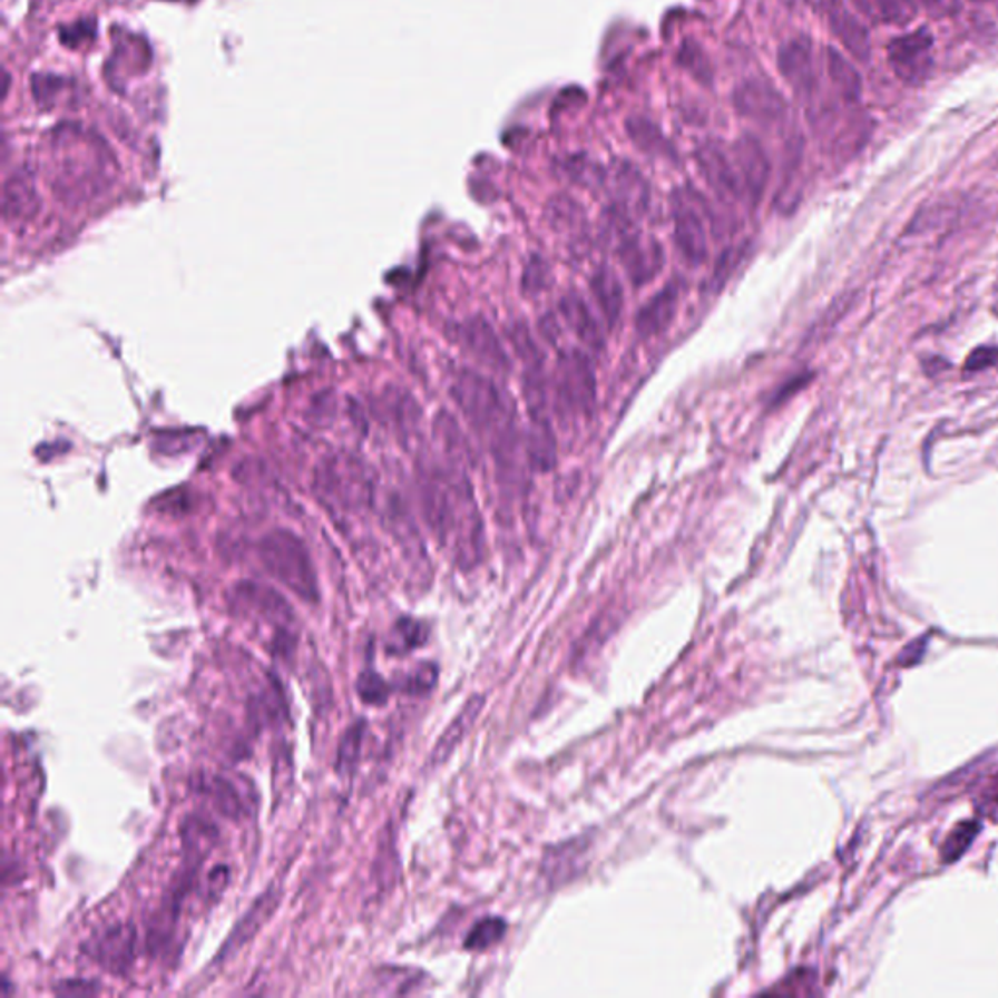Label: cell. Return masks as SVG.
<instances>
[{"instance_id":"obj_1","label":"cell","mask_w":998,"mask_h":998,"mask_svg":"<svg viewBox=\"0 0 998 998\" xmlns=\"http://www.w3.org/2000/svg\"><path fill=\"white\" fill-rule=\"evenodd\" d=\"M451 394L464 418L488 436L493 451L517 441L511 402L486 374L474 369H460L452 381Z\"/></svg>"},{"instance_id":"obj_2","label":"cell","mask_w":998,"mask_h":998,"mask_svg":"<svg viewBox=\"0 0 998 998\" xmlns=\"http://www.w3.org/2000/svg\"><path fill=\"white\" fill-rule=\"evenodd\" d=\"M257 560L270 576L304 603H319V579L311 552L295 532L275 529L257 542Z\"/></svg>"},{"instance_id":"obj_3","label":"cell","mask_w":998,"mask_h":998,"mask_svg":"<svg viewBox=\"0 0 998 998\" xmlns=\"http://www.w3.org/2000/svg\"><path fill=\"white\" fill-rule=\"evenodd\" d=\"M634 218L624 215L623 211L610 207L607 213V226L615 234L616 252L620 264L626 270L628 280L639 287L654 281L665 265V252L655 238H646L634 231Z\"/></svg>"},{"instance_id":"obj_4","label":"cell","mask_w":998,"mask_h":998,"mask_svg":"<svg viewBox=\"0 0 998 998\" xmlns=\"http://www.w3.org/2000/svg\"><path fill=\"white\" fill-rule=\"evenodd\" d=\"M701 195L678 187L671 195V218L673 238L686 264L702 265L708 260V234L704 226V215H708Z\"/></svg>"},{"instance_id":"obj_5","label":"cell","mask_w":998,"mask_h":998,"mask_svg":"<svg viewBox=\"0 0 998 998\" xmlns=\"http://www.w3.org/2000/svg\"><path fill=\"white\" fill-rule=\"evenodd\" d=\"M935 39L927 28L904 33L888 46V61L896 77L909 86L927 82L935 69Z\"/></svg>"},{"instance_id":"obj_6","label":"cell","mask_w":998,"mask_h":998,"mask_svg":"<svg viewBox=\"0 0 998 998\" xmlns=\"http://www.w3.org/2000/svg\"><path fill=\"white\" fill-rule=\"evenodd\" d=\"M558 394L574 412L591 415L597 404V379L584 351H561L558 361Z\"/></svg>"},{"instance_id":"obj_7","label":"cell","mask_w":998,"mask_h":998,"mask_svg":"<svg viewBox=\"0 0 998 998\" xmlns=\"http://www.w3.org/2000/svg\"><path fill=\"white\" fill-rule=\"evenodd\" d=\"M137 948V930L129 922H117L96 932L85 943V953L111 975H124L131 967Z\"/></svg>"},{"instance_id":"obj_8","label":"cell","mask_w":998,"mask_h":998,"mask_svg":"<svg viewBox=\"0 0 998 998\" xmlns=\"http://www.w3.org/2000/svg\"><path fill=\"white\" fill-rule=\"evenodd\" d=\"M319 490L326 493L327 499H335L348 509L365 506L369 498V483L361 474L358 462L351 459H330L320 468L316 476Z\"/></svg>"},{"instance_id":"obj_9","label":"cell","mask_w":998,"mask_h":998,"mask_svg":"<svg viewBox=\"0 0 998 998\" xmlns=\"http://www.w3.org/2000/svg\"><path fill=\"white\" fill-rule=\"evenodd\" d=\"M696 166L701 170L702 178L706 179L714 194L724 202H740L745 199L743 186H741L740 172L735 168L733 156L727 155L720 143L706 140L694 153Z\"/></svg>"},{"instance_id":"obj_10","label":"cell","mask_w":998,"mask_h":998,"mask_svg":"<svg viewBox=\"0 0 998 998\" xmlns=\"http://www.w3.org/2000/svg\"><path fill=\"white\" fill-rule=\"evenodd\" d=\"M733 163L740 172L741 186L745 194V202L751 207H756L763 199L764 189L771 178V160L764 150L761 140L751 133L741 135L732 148Z\"/></svg>"},{"instance_id":"obj_11","label":"cell","mask_w":998,"mask_h":998,"mask_svg":"<svg viewBox=\"0 0 998 998\" xmlns=\"http://www.w3.org/2000/svg\"><path fill=\"white\" fill-rule=\"evenodd\" d=\"M733 108L745 119L759 124H776L786 116V100L764 78H747L733 90Z\"/></svg>"},{"instance_id":"obj_12","label":"cell","mask_w":998,"mask_h":998,"mask_svg":"<svg viewBox=\"0 0 998 998\" xmlns=\"http://www.w3.org/2000/svg\"><path fill=\"white\" fill-rule=\"evenodd\" d=\"M607 186L613 207L623 211L624 215L630 218H638L646 215L649 207V186L644 174L628 163V160H616L607 170Z\"/></svg>"},{"instance_id":"obj_13","label":"cell","mask_w":998,"mask_h":998,"mask_svg":"<svg viewBox=\"0 0 998 998\" xmlns=\"http://www.w3.org/2000/svg\"><path fill=\"white\" fill-rule=\"evenodd\" d=\"M280 903L281 889L275 888V886L265 889L264 893L252 903L248 911L244 912V917L236 922L233 932L228 935L223 946L218 948L215 959L211 961V967L223 966L225 961L236 956L250 940H254V936L267 924V920L272 919L273 912L277 911Z\"/></svg>"},{"instance_id":"obj_14","label":"cell","mask_w":998,"mask_h":998,"mask_svg":"<svg viewBox=\"0 0 998 998\" xmlns=\"http://www.w3.org/2000/svg\"><path fill=\"white\" fill-rule=\"evenodd\" d=\"M459 342L467 348L483 365L496 369L499 373H506L511 366L507 358L506 348L491 327L490 322L483 316H472L457 327Z\"/></svg>"},{"instance_id":"obj_15","label":"cell","mask_w":998,"mask_h":998,"mask_svg":"<svg viewBox=\"0 0 998 998\" xmlns=\"http://www.w3.org/2000/svg\"><path fill=\"white\" fill-rule=\"evenodd\" d=\"M780 75L787 85L800 94H810L815 86V62H813V43L805 36L787 39L779 49Z\"/></svg>"},{"instance_id":"obj_16","label":"cell","mask_w":998,"mask_h":998,"mask_svg":"<svg viewBox=\"0 0 998 998\" xmlns=\"http://www.w3.org/2000/svg\"><path fill=\"white\" fill-rule=\"evenodd\" d=\"M560 312L569 330L576 334L577 340L584 343L585 348L593 351L605 350V332L600 327L599 320L589 309V304L585 303L584 296L577 295V293H566L561 296Z\"/></svg>"},{"instance_id":"obj_17","label":"cell","mask_w":998,"mask_h":998,"mask_svg":"<svg viewBox=\"0 0 998 998\" xmlns=\"http://www.w3.org/2000/svg\"><path fill=\"white\" fill-rule=\"evenodd\" d=\"M236 599L242 607L250 608L252 613L265 618L267 623L275 626H285L293 620V613L287 605V600L281 597L280 593L273 591L272 587L256 584V581H244L236 587Z\"/></svg>"},{"instance_id":"obj_18","label":"cell","mask_w":998,"mask_h":998,"mask_svg":"<svg viewBox=\"0 0 998 998\" xmlns=\"http://www.w3.org/2000/svg\"><path fill=\"white\" fill-rule=\"evenodd\" d=\"M678 309V287L669 283L659 293H655L636 316V332L642 337H655L673 324Z\"/></svg>"},{"instance_id":"obj_19","label":"cell","mask_w":998,"mask_h":998,"mask_svg":"<svg viewBox=\"0 0 998 998\" xmlns=\"http://www.w3.org/2000/svg\"><path fill=\"white\" fill-rule=\"evenodd\" d=\"M483 706H486V698H483L482 694H474V696L468 698L467 704L462 706V710L454 716L449 727L444 730L443 735L437 741L436 747H433L431 756H429L428 764L439 766L454 753V749L459 747L460 741L464 740L468 732L474 727L476 720L482 714Z\"/></svg>"},{"instance_id":"obj_20","label":"cell","mask_w":998,"mask_h":998,"mask_svg":"<svg viewBox=\"0 0 998 998\" xmlns=\"http://www.w3.org/2000/svg\"><path fill=\"white\" fill-rule=\"evenodd\" d=\"M525 454L535 472H550L558 462V444L550 420H530L525 437Z\"/></svg>"},{"instance_id":"obj_21","label":"cell","mask_w":998,"mask_h":998,"mask_svg":"<svg viewBox=\"0 0 998 998\" xmlns=\"http://www.w3.org/2000/svg\"><path fill=\"white\" fill-rule=\"evenodd\" d=\"M591 293L599 304L603 316L607 320V326L616 327L623 316L624 291L613 267L600 265L599 270L593 273Z\"/></svg>"},{"instance_id":"obj_22","label":"cell","mask_w":998,"mask_h":998,"mask_svg":"<svg viewBox=\"0 0 998 998\" xmlns=\"http://www.w3.org/2000/svg\"><path fill=\"white\" fill-rule=\"evenodd\" d=\"M829 23L834 36L854 59L862 62L870 59V36L865 31L864 23L842 8H833L829 12Z\"/></svg>"},{"instance_id":"obj_23","label":"cell","mask_w":998,"mask_h":998,"mask_svg":"<svg viewBox=\"0 0 998 998\" xmlns=\"http://www.w3.org/2000/svg\"><path fill=\"white\" fill-rule=\"evenodd\" d=\"M217 826L202 815H189L182 825V842L186 852L187 865L199 864L209 854L217 842Z\"/></svg>"},{"instance_id":"obj_24","label":"cell","mask_w":998,"mask_h":998,"mask_svg":"<svg viewBox=\"0 0 998 998\" xmlns=\"http://www.w3.org/2000/svg\"><path fill=\"white\" fill-rule=\"evenodd\" d=\"M38 192L28 174H14L4 186V218L22 221L38 211Z\"/></svg>"},{"instance_id":"obj_25","label":"cell","mask_w":998,"mask_h":998,"mask_svg":"<svg viewBox=\"0 0 998 998\" xmlns=\"http://www.w3.org/2000/svg\"><path fill=\"white\" fill-rule=\"evenodd\" d=\"M425 975L405 967H382L374 971L373 992L379 995H412L425 985Z\"/></svg>"},{"instance_id":"obj_26","label":"cell","mask_w":998,"mask_h":998,"mask_svg":"<svg viewBox=\"0 0 998 998\" xmlns=\"http://www.w3.org/2000/svg\"><path fill=\"white\" fill-rule=\"evenodd\" d=\"M436 436L443 444L444 452L454 464H472L474 452L468 444L467 437L460 431L457 420L447 412H441L436 420Z\"/></svg>"},{"instance_id":"obj_27","label":"cell","mask_w":998,"mask_h":998,"mask_svg":"<svg viewBox=\"0 0 998 998\" xmlns=\"http://www.w3.org/2000/svg\"><path fill=\"white\" fill-rule=\"evenodd\" d=\"M826 70H829L831 82H833L834 88L839 90L844 100H860L862 78L858 75V70L852 67V62L847 61L842 53H839L833 47L826 49Z\"/></svg>"},{"instance_id":"obj_28","label":"cell","mask_w":998,"mask_h":998,"mask_svg":"<svg viewBox=\"0 0 998 998\" xmlns=\"http://www.w3.org/2000/svg\"><path fill=\"white\" fill-rule=\"evenodd\" d=\"M428 639V626L415 618H400L390 632L387 652L390 655H405L423 646Z\"/></svg>"},{"instance_id":"obj_29","label":"cell","mask_w":998,"mask_h":998,"mask_svg":"<svg viewBox=\"0 0 998 998\" xmlns=\"http://www.w3.org/2000/svg\"><path fill=\"white\" fill-rule=\"evenodd\" d=\"M202 790L209 795L211 802L215 803V808L225 818L241 819L244 815V805H242L241 798H238L236 790H234L233 784L228 780L218 779V776L202 780Z\"/></svg>"},{"instance_id":"obj_30","label":"cell","mask_w":998,"mask_h":998,"mask_svg":"<svg viewBox=\"0 0 998 998\" xmlns=\"http://www.w3.org/2000/svg\"><path fill=\"white\" fill-rule=\"evenodd\" d=\"M546 218L556 231L574 233L584 225V209L571 197L558 195L546 205Z\"/></svg>"},{"instance_id":"obj_31","label":"cell","mask_w":998,"mask_h":998,"mask_svg":"<svg viewBox=\"0 0 998 998\" xmlns=\"http://www.w3.org/2000/svg\"><path fill=\"white\" fill-rule=\"evenodd\" d=\"M560 172L577 186H603L607 182V170L593 163L587 156H569L560 164Z\"/></svg>"},{"instance_id":"obj_32","label":"cell","mask_w":998,"mask_h":998,"mask_svg":"<svg viewBox=\"0 0 998 998\" xmlns=\"http://www.w3.org/2000/svg\"><path fill=\"white\" fill-rule=\"evenodd\" d=\"M626 133L630 135L634 145L642 148L644 153H663L665 150L662 131L646 117H630L626 121Z\"/></svg>"},{"instance_id":"obj_33","label":"cell","mask_w":998,"mask_h":998,"mask_svg":"<svg viewBox=\"0 0 998 998\" xmlns=\"http://www.w3.org/2000/svg\"><path fill=\"white\" fill-rule=\"evenodd\" d=\"M749 250L745 244H741V246H730V248L724 250L722 252V256L717 257L716 265H714V273H712V277H710L708 291H722L725 283L732 280L733 273L735 270L740 267L741 262L747 257Z\"/></svg>"},{"instance_id":"obj_34","label":"cell","mask_w":998,"mask_h":998,"mask_svg":"<svg viewBox=\"0 0 998 998\" xmlns=\"http://www.w3.org/2000/svg\"><path fill=\"white\" fill-rule=\"evenodd\" d=\"M365 737V722H355L348 732L343 733L340 747H337V771L350 772L358 764L359 755H361V745Z\"/></svg>"},{"instance_id":"obj_35","label":"cell","mask_w":998,"mask_h":998,"mask_svg":"<svg viewBox=\"0 0 998 998\" xmlns=\"http://www.w3.org/2000/svg\"><path fill=\"white\" fill-rule=\"evenodd\" d=\"M506 930L507 924L501 919H482L468 932L464 946L468 950H488L503 938Z\"/></svg>"},{"instance_id":"obj_36","label":"cell","mask_w":998,"mask_h":998,"mask_svg":"<svg viewBox=\"0 0 998 998\" xmlns=\"http://www.w3.org/2000/svg\"><path fill=\"white\" fill-rule=\"evenodd\" d=\"M507 335H509V342L513 345V350L517 351V355L525 361L527 369L529 366H540L542 353H540V348L535 342V337L530 334L527 324L515 322L507 330Z\"/></svg>"},{"instance_id":"obj_37","label":"cell","mask_w":998,"mask_h":998,"mask_svg":"<svg viewBox=\"0 0 998 998\" xmlns=\"http://www.w3.org/2000/svg\"><path fill=\"white\" fill-rule=\"evenodd\" d=\"M358 694L365 704L381 706L389 701L390 685L374 671H363L358 678Z\"/></svg>"},{"instance_id":"obj_38","label":"cell","mask_w":998,"mask_h":998,"mask_svg":"<svg viewBox=\"0 0 998 998\" xmlns=\"http://www.w3.org/2000/svg\"><path fill=\"white\" fill-rule=\"evenodd\" d=\"M548 281H550V265L546 264L540 256L530 257L525 265V272H522V293L537 295L540 291H545Z\"/></svg>"},{"instance_id":"obj_39","label":"cell","mask_w":998,"mask_h":998,"mask_svg":"<svg viewBox=\"0 0 998 998\" xmlns=\"http://www.w3.org/2000/svg\"><path fill=\"white\" fill-rule=\"evenodd\" d=\"M437 681V667L431 663H423L418 669L410 673L402 681V691L408 694H425L433 688Z\"/></svg>"},{"instance_id":"obj_40","label":"cell","mask_w":998,"mask_h":998,"mask_svg":"<svg viewBox=\"0 0 998 998\" xmlns=\"http://www.w3.org/2000/svg\"><path fill=\"white\" fill-rule=\"evenodd\" d=\"M990 366H998V345L977 348L966 361L967 371H985Z\"/></svg>"},{"instance_id":"obj_41","label":"cell","mask_w":998,"mask_h":998,"mask_svg":"<svg viewBox=\"0 0 998 998\" xmlns=\"http://www.w3.org/2000/svg\"><path fill=\"white\" fill-rule=\"evenodd\" d=\"M100 990L98 982L88 981V979H75V981H62L55 992L62 997H90Z\"/></svg>"},{"instance_id":"obj_42","label":"cell","mask_w":998,"mask_h":998,"mask_svg":"<svg viewBox=\"0 0 998 998\" xmlns=\"http://www.w3.org/2000/svg\"><path fill=\"white\" fill-rule=\"evenodd\" d=\"M228 883V868L226 865H215L207 875V893L211 897H218L223 893V889Z\"/></svg>"},{"instance_id":"obj_43","label":"cell","mask_w":998,"mask_h":998,"mask_svg":"<svg viewBox=\"0 0 998 998\" xmlns=\"http://www.w3.org/2000/svg\"><path fill=\"white\" fill-rule=\"evenodd\" d=\"M919 2L920 7L936 18L951 16L953 12H958L959 8L958 0H919Z\"/></svg>"},{"instance_id":"obj_44","label":"cell","mask_w":998,"mask_h":998,"mask_svg":"<svg viewBox=\"0 0 998 998\" xmlns=\"http://www.w3.org/2000/svg\"><path fill=\"white\" fill-rule=\"evenodd\" d=\"M995 312L998 314V283L997 288H995Z\"/></svg>"},{"instance_id":"obj_45","label":"cell","mask_w":998,"mask_h":998,"mask_svg":"<svg viewBox=\"0 0 998 998\" xmlns=\"http://www.w3.org/2000/svg\"><path fill=\"white\" fill-rule=\"evenodd\" d=\"M975 2H979V0H975Z\"/></svg>"}]
</instances>
